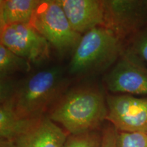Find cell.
<instances>
[{
    "mask_svg": "<svg viewBox=\"0 0 147 147\" xmlns=\"http://www.w3.org/2000/svg\"><path fill=\"white\" fill-rule=\"evenodd\" d=\"M67 80L61 67L36 71L20 81L1 80V103L7 102L16 115L35 120L44 117L65 93Z\"/></svg>",
    "mask_w": 147,
    "mask_h": 147,
    "instance_id": "1",
    "label": "cell"
},
{
    "mask_svg": "<svg viewBox=\"0 0 147 147\" xmlns=\"http://www.w3.org/2000/svg\"><path fill=\"white\" fill-rule=\"evenodd\" d=\"M106 100L100 90L83 87L65 92L51 108L49 117L70 135L94 131L106 120Z\"/></svg>",
    "mask_w": 147,
    "mask_h": 147,
    "instance_id": "2",
    "label": "cell"
},
{
    "mask_svg": "<svg viewBox=\"0 0 147 147\" xmlns=\"http://www.w3.org/2000/svg\"><path fill=\"white\" fill-rule=\"evenodd\" d=\"M122 42L106 27L91 29L82 36L74 51L69 72L82 76L105 70L123 54Z\"/></svg>",
    "mask_w": 147,
    "mask_h": 147,
    "instance_id": "3",
    "label": "cell"
},
{
    "mask_svg": "<svg viewBox=\"0 0 147 147\" xmlns=\"http://www.w3.org/2000/svg\"><path fill=\"white\" fill-rule=\"evenodd\" d=\"M31 25L61 56L74 52L82 35L73 30L58 0L41 1Z\"/></svg>",
    "mask_w": 147,
    "mask_h": 147,
    "instance_id": "4",
    "label": "cell"
},
{
    "mask_svg": "<svg viewBox=\"0 0 147 147\" xmlns=\"http://www.w3.org/2000/svg\"><path fill=\"white\" fill-rule=\"evenodd\" d=\"M104 81L112 93L147 96V68L129 51L123 53Z\"/></svg>",
    "mask_w": 147,
    "mask_h": 147,
    "instance_id": "5",
    "label": "cell"
},
{
    "mask_svg": "<svg viewBox=\"0 0 147 147\" xmlns=\"http://www.w3.org/2000/svg\"><path fill=\"white\" fill-rule=\"evenodd\" d=\"M104 27L123 40L134 36L147 20V1L104 0Z\"/></svg>",
    "mask_w": 147,
    "mask_h": 147,
    "instance_id": "6",
    "label": "cell"
},
{
    "mask_svg": "<svg viewBox=\"0 0 147 147\" xmlns=\"http://www.w3.org/2000/svg\"><path fill=\"white\" fill-rule=\"evenodd\" d=\"M106 120L117 131L147 134V96L129 94L108 95Z\"/></svg>",
    "mask_w": 147,
    "mask_h": 147,
    "instance_id": "7",
    "label": "cell"
},
{
    "mask_svg": "<svg viewBox=\"0 0 147 147\" xmlns=\"http://www.w3.org/2000/svg\"><path fill=\"white\" fill-rule=\"evenodd\" d=\"M0 30L1 45L31 63L49 58L50 45L31 24H14Z\"/></svg>",
    "mask_w": 147,
    "mask_h": 147,
    "instance_id": "8",
    "label": "cell"
},
{
    "mask_svg": "<svg viewBox=\"0 0 147 147\" xmlns=\"http://www.w3.org/2000/svg\"><path fill=\"white\" fill-rule=\"evenodd\" d=\"M74 31L84 34L104 26V9L100 0H58Z\"/></svg>",
    "mask_w": 147,
    "mask_h": 147,
    "instance_id": "9",
    "label": "cell"
},
{
    "mask_svg": "<svg viewBox=\"0 0 147 147\" xmlns=\"http://www.w3.org/2000/svg\"><path fill=\"white\" fill-rule=\"evenodd\" d=\"M67 138L59 126L44 116L14 142L17 147H63Z\"/></svg>",
    "mask_w": 147,
    "mask_h": 147,
    "instance_id": "10",
    "label": "cell"
},
{
    "mask_svg": "<svg viewBox=\"0 0 147 147\" xmlns=\"http://www.w3.org/2000/svg\"><path fill=\"white\" fill-rule=\"evenodd\" d=\"M40 0H1L0 29L14 24H30Z\"/></svg>",
    "mask_w": 147,
    "mask_h": 147,
    "instance_id": "11",
    "label": "cell"
},
{
    "mask_svg": "<svg viewBox=\"0 0 147 147\" xmlns=\"http://www.w3.org/2000/svg\"><path fill=\"white\" fill-rule=\"evenodd\" d=\"M39 119L30 120V119L21 118L16 115L8 103H1L0 106L1 140L15 141L22 134L28 131Z\"/></svg>",
    "mask_w": 147,
    "mask_h": 147,
    "instance_id": "12",
    "label": "cell"
},
{
    "mask_svg": "<svg viewBox=\"0 0 147 147\" xmlns=\"http://www.w3.org/2000/svg\"><path fill=\"white\" fill-rule=\"evenodd\" d=\"M31 63L12 52L0 44V78H8L17 72L27 73L31 70Z\"/></svg>",
    "mask_w": 147,
    "mask_h": 147,
    "instance_id": "13",
    "label": "cell"
},
{
    "mask_svg": "<svg viewBox=\"0 0 147 147\" xmlns=\"http://www.w3.org/2000/svg\"><path fill=\"white\" fill-rule=\"evenodd\" d=\"M102 134L92 131L78 135H69L63 147H101Z\"/></svg>",
    "mask_w": 147,
    "mask_h": 147,
    "instance_id": "14",
    "label": "cell"
},
{
    "mask_svg": "<svg viewBox=\"0 0 147 147\" xmlns=\"http://www.w3.org/2000/svg\"><path fill=\"white\" fill-rule=\"evenodd\" d=\"M117 147H147V134L117 132Z\"/></svg>",
    "mask_w": 147,
    "mask_h": 147,
    "instance_id": "15",
    "label": "cell"
},
{
    "mask_svg": "<svg viewBox=\"0 0 147 147\" xmlns=\"http://www.w3.org/2000/svg\"><path fill=\"white\" fill-rule=\"evenodd\" d=\"M129 51L142 62L147 63V32L138 33L134 36Z\"/></svg>",
    "mask_w": 147,
    "mask_h": 147,
    "instance_id": "16",
    "label": "cell"
},
{
    "mask_svg": "<svg viewBox=\"0 0 147 147\" xmlns=\"http://www.w3.org/2000/svg\"><path fill=\"white\" fill-rule=\"evenodd\" d=\"M117 130L113 125L105 128L102 133L101 147H117Z\"/></svg>",
    "mask_w": 147,
    "mask_h": 147,
    "instance_id": "17",
    "label": "cell"
},
{
    "mask_svg": "<svg viewBox=\"0 0 147 147\" xmlns=\"http://www.w3.org/2000/svg\"><path fill=\"white\" fill-rule=\"evenodd\" d=\"M0 147H17V146L14 141L1 140H0Z\"/></svg>",
    "mask_w": 147,
    "mask_h": 147,
    "instance_id": "18",
    "label": "cell"
}]
</instances>
